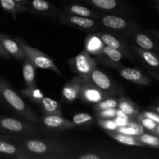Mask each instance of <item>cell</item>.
<instances>
[{
  "label": "cell",
  "instance_id": "cell-23",
  "mask_svg": "<svg viewBox=\"0 0 159 159\" xmlns=\"http://www.w3.org/2000/svg\"><path fill=\"white\" fill-rule=\"evenodd\" d=\"M117 109L134 120H136L138 115L141 113L138 104L131 100L130 98L126 97V96H121L118 99Z\"/></svg>",
  "mask_w": 159,
  "mask_h": 159
},
{
  "label": "cell",
  "instance_id": "cell-17",
  "mask_svg": "<svg viewBox=\"0 0 159 159\" xmlns=\"http://www.w3.org/2000/svg\"><path fill=\"white\" fill-rule=\"evenodd\" d=\"M118 72L123 79L132 83L139 85H150L152 84L151 78L144 74L142 71L137 68L121 66L120 68H118Z\"/></svg>",
  "mask_w": 159,
  "mask_h": 159
},
{
  "label": "cell",
  "instance_id": "cell-29",
  "mask_svg": "<svg viewBox=\"0 0 159 159\" xmlns=\"http://www.w3.org/2000/svg\"><path fill=\"white\" fill-rule=\"evenodd\" d=\"M117 106L118 99L114 97V96H112L99 101V102L93 104V110H95V112H99L102 111V110H109V109L117 108Z\"/></svg>",
  "mask_w": 159,
  "mask_h": 159
},
{
  "label": "cell",
  "instance_id": "cell-45",
  "mask_svg": "<svg viewBox=\"0 0 159 159\" xmlns=\"http://www.w3.org/2000/svg\"></svg>",
  "mask_w": 159,
  "mask_h": 159
},
{
  "label": "cell",
  "instance_id": "cell-44",
  "mask_svg": "<svg viewBox=\"0 0 159 159\" xmlns=\"http://www.w3.org/2000/svg\"><path fill=\"white\" fill-rule=\"evenodd\" d=\"M156 9H157V10H158V12H159V5H157V6H156Z\"/></svg>",
  "mask_w": 159,
  "mask_h": 159
},
{
  "label": "cell",
  "instance_id": "cell-7",
  "mask_svg": "<svg viewBox=\"0 0 159 159\" xmlns=\"http://www.w3.org/2000/svg\"><path fill=\"white\" fill-rule=\"evenodd\" d=\"M0 130L20 135H36L38 130L31 123L10 117H0Z\"/></svg>",
  "mask_w": 159,
  "mask_h": 159
},
{
  "label": "cell",
  "instance_id": "cell-6",
  "mask_svg": "<svg viewBox=\"0 0 159 159\" xmlns=\"http://www.w3.org/2000/svg\"><path fill=\"white\" fill-rule=\"evenodd\" d=\"M71 71L81 76L84 80L88 79L92 71L97 68V61L86 51L82 52L70 59L68 61Z\"/></svg>",
  "mask_w": 159,
  "mask_h": 159
},
{
  "label": "cell",
  "instance_id": "cell-31",
  "mask_svg": "<svg viewBox=\"0 0 159 159\" xmlns=\"http://www.w3.org/2000/svg\"><path fill=\"white\" fill-rule=\"evenodd\" d=\"M136 120L138 121V123H140V124L144 127V129H147L148 130L152 132V134H154L155 135H158V124H157L156 122H155V121L152 120V119H150V118L144 116L141 112L136 117Z\"/></svg>",
  "mask_w": 159,
  "mask_h": 159
},
{
  "label": "cell",
  "instance_id": "cell-43",
  "mask_svg": "<svg viewBox=\"0 0 159 159\" xmlns=\"http://www.w3.org/2000/svg\"><path fill=\"white\" fill-rule=\"evenodd\" d=\"M154 2L156 3V6L157 5H159V0H154Z\"/></svg>",
  "mask_w": 159,
  "mask_h": 159
},
{
  "label": "cell",
  "instance_id": "cell-34",
  "mask_svg": "<svg viewBox=\"0 0 159 159\" xmlns=\"http://www.w3.org/2000/svg\"><path fill=\"white\" fill-rule=\"evenodd\" d=\"M98 124L106 131H116L118 127L114 119H98Z\"/></svg>",
  "mask_w": 159,
  "mask_h": 159
},
{
  "label": "cell",
  "instance_id": "cell-30",
  "mask_svg": "<svg viewBox=\"0 0 159 159\" xmlns=\"http://www.w3.org/2000/svg\"><path fill=\"white\" fill-rule=\"evenodd\" d=\"M20 93L24 97L27 98L31 102L37 104V105L41 100L42 98L44 96L43 93L37 86L33 87V88H27V87H26V89H24L20 90Z\"/></svg>",
  "mask_w": 159,
  "mask_h": 159
},
{
  "label": "cell",
  "instance_id": "cell-12",
  "mask_svg": "<svg viewBox=\"0 0 159 159\" xmlns=\"http://www.w3.org/2000/svg\"><path fill=\"white\" fill-rule=\"evenodd\" d=\"M112 96L113 95L101 90L89 80H83L79 98L85 103L93 105Z\"/></svg>",
  "mask_w": 159,
  "mask_h": 159
},
{
  "label": "cell",
  "instance_id": "cell-14",
  "mask_svg": "<svg viewBox=\"0 0 159 159\" xmlns=\"http://www.w3.org/2000/svg\"><path fill=\"white\" fill-rule=\"evenodd\" d=\"M124 57V55L121 51L105 45L102 48V52L96 57V59L105 66L119 68L123 66L120 61Z\"/></svg>",
  "mask_w": 159,
  "mask_h": 159
},
{
  "label": "cell",
  "instance_id": "cell-26",
  "mask_svg": "<svg viewBox=\"0 0 159 159\" xmlns=\"http://www.w3.org/2000/svg\"><path fill=\"white\" fill-rule=\"evenodd\" d=\"M107 134L112 138L116 141L117 142L122 144L129 146H137V147H146L143 143L139 141L137 136L133 135L124 134L119 133L116 131H106Z\"/></svg>",
  "mask_w": 159,
  "mask_h": 159
},
{
  "label": "cell",
  "instance_id": "cell-10",
  "mask_svg": "<svg viewBox=\"0 0 159 159\" xmlns=\"http://www.w3.org/2000/svg\"><path fill=\"white\" fill-rule=\"evenodd\" d=\"M98 10L116 15H127L130 10L120 0H83Z\"/></svg>",
  "mask_w": 159,
  "mask_h": 159
},
{
  "label": "cell",
  "instance_id": "cell-20",
  "mask_svg": "<svg viewBox=\"0 0 159 159\" xmlns=\"http://www.w3.org/2000/svg\"><path fill=\"white\" fill-rule=\"evenodd\" d=\"M0 154L13 156L20 159L34 158L20 145H16L11 141L0 138Z\"/></svg>",
  "mask_w": 159,
  "mask_h": 159
},
{
  "label": "cell",
  "instance_id": "cell-8",
  "mask_svg": "<svg viewBox=\"0 0 159 159\" xmlns=\"http://www.w3.org/2000/svg\"><path fill=\"white\" fill-rule=\"evenodd\" d=\"M96 33L99 35L106 46L110 47L121 51L124 54V57H127L132 61H136V57H135L136 55L132 51L131 47L129 46L127 42L123 40V37L115 35L111 33H106L102 30L97 31Z\"/></svg>",
  "mask_w": 159,
  "mask_h": 159
},
{
  "label": "cell",
  "instance_id": "cell-22",
  "mask_svg": "<svg viewBox=\"0 0 159 159\" xmlns=\"http://www.w3.org/2000/svg\"><path fill=\"white\" fill-rule=\"evenodd\" d=\"M105 44L96 32L89 33L85 40V51L92 56L97 57L102 52Z\"/></svg>",
  "mask_w": 159,
  "mask_h": 159
},
{
  "label": "cell",
  "instance_id": "cell-35",
  "mask_svg": "<svg viewBox=\"0 0 159 159\" xmlns=\"http://www.w3.org/2000/svg\"><path fill=\"white\" fill-rule=\"evenodd\" d=\"M116 110L117 108H113L96 112V116L98 119H114L116 116Z\"/></svg>",
  "mask_w": 159,
  "mask_h": 159
},
{
  "label": "cell",
  "instance_id": "cell-27",
  "mask_svg": "<svg viewBox=\"0 0 159 159\" xmlns=\"http://www.w3.org/2000/svg\"><path fill=\"white\" fill-rule=\"evenodd\" d=\"M0 6L3 10L10 13L15 20H16L17 14L23 13L29 9L27 6L20 4L15 0H0Z\"/></svg>",
  "mask_w": 159,
  "mask_h": 159
},
{
  "label": "cell",
  "instance_id": "cell-18",
  "mask_svg": "<svg viewBox=\"0 0 159 159\" xmlns=\"http://www.w3.org/2000/svg\"><path fill=\"white\" fill-rule=\"evenodd\" d=\"M131 49L135 55L141 60L148 69L159 71V54L154 51L143 49L136 45H131Z\"/></svg>",
  "mask_w": 159,
  "mask_h": 159
},
{
  "label": "cell",
  "instance_id": "cell-36",
  "mask_svg": "<svg viewBox=\"0 0 159 159\" xmlns=\"http://www.w3.org/2000/svg\"><path fill=\"white\" fill-rule=\"evenodd\" d=\"M127 125L131 127L135 130V132H136V136H139V135L144 133V127L140 123H138V121L131 120L128 123Z\"/></svg>",
  "mask_w": 159,
  "mask_h": 159
},
{
  "label": "cell",
  "instance_id": "cell-24",
  "mask_svg": "<svg viewBox=\"0 0 159 159\" xmlns=\"http://www.w3.org/2000/svg\"><path fill=\"white\" fill-rule=\"evenodd\" d=\"M41 109L43 115H58L62 116V110L60 105L57 101L51 99L49 97L43 96L41 100L37 104Z\"/></svg>",
  "mask_w": 159,
  "mask_h": 159
},
{
  "label": "cell",
  "instance_id": "cell-5",
  "mask_svg": "<svg viewBox=\"0 0 159 159\" xmlns=\"http://www.w3.org/2000/svg\"><path fill=\"white\" fill-rule=\"evenodd\" d=\"M57 19L61 24L88 33H95L102 30L99 20L79 16L65 12H61Z\"/></svg>",
  "mask_w": 159,
  "mask_h": 159
},
{
  "label": "cell",
  "instance_id": "cell-19",
  "mask_svg": "<svg viewBox=\"0 0 159 159\" xmlns=\"http://www.w3.org/2000/svg\"><path fill=\"white\" fill-rule=\"evenodd\" d=\"M0 42L5 50L16 60L23 61L26 58V54L23 48L14 38H12L7 34H0Z\"/></svg>",
  "mask_w": 159,
  "mask_h": 159
},
{
  "label": "cell",
  "instance_id": "cell-40",
  "mask_svg": "<svg viewBox=\"0 0 159 159\" xmlns=\"http://www.w3.org/2000/svg\"><path fill=\"white\" fill-rule=\"evenodd\" d=\"M147 31L149 33V34H151L152 35H153L154 37H156L158 40H159V30H158L150 29V30H148Z\"/></svg>",
  "mask_w": 159,
  "mask_h": 159
},
{
  "label": "cell",
  "instance_id": "cell-9",
  "mask_svg": "<svg viewBox=\"0 0 159 159\" xmlns=\"http://www.w3.org/2000/svg\"><path fill=\"white\" fill-rule=\"evenodd\" d=\"M85 80H89L101 90L107 92L113 96H116L121 93L113 81L105 72L99 70L98 68H95L89 75L88 79Z\"/></svg>",
  "mask_w": 159,
  "mask_h": 159
},
{
  "label": "cell",
  "instance_id": "cell-15",
  "mask_svg": "<svg viewBox=\"0 0 159 159\" xmlns=\"http://www.w3.org/2000/svg\"><path fill=\"white\" fill-rule=\"evenodd\" d=\"M28 11L37 15L57 18L61 9L46 0H30L27 5Z\"/></svg>",
  "mask_w": 159,
  "mask_h": 159
},
{
  "label": "cell",
  "instance_id": "cell-32",
  "mask_svg": "<svg viewBox=\"0 0 159 159\" xmlns=\"http://www.w3.org/2000/svg\"><path fill=\"white\" fill-rule=\"evenodd\" d=\"M139 141L144 144L146 147L154 148L159 149V136L155 134L143 133L142 134L137 136Z\"/></svg>",
  "mask_w": 159,
  "mask_h": 159
},
{
  "label": "cell",
  "instance_id": "cell-3",
  "mask_svg": "<svg viewBox=\"0 0 159 159\" xmlns=\"http://www.w3.org/2000/svg\"><path fill=\"white\" fill-rule=\"evenodd\" d=\"M99 21L102 30H107L111 34L121 37H128L130 33L140 26L133 20L121 16L116 14H104L101 15Z\"/></svg>",
  "mask_w": 159,
  "mask_h": 159
},
{
  "label": "cell",
  "instance_id": "cell-13",
  "mask_svg": "<svg viewBox=\"0 0 159 159\" xmlns=\"http://www.w3.org/2000/svg\"><path fill=\"white\" fill-rule=\"evenodd\" d=\"M44 127L52 130H66L75 128L72 121L58 115H44L40 118V122Z\"/></svg>",
  "mask_w": 159,
  "mask_h": 159
},
{
  "label": "cell",
  "instance_id": "cell-28",
  "mask_svg": "<svg viewBox=\"0 0 159 159\" xmlns=\"http://www.w3.org/2000/svg\"><path fill=\"white\" fill-rule=\"evenodd\" d=\"M120 155H115L111 152H107L105 151H92L85 152L76 156H71V158L75 159H117L121 158Z\"/></svg>",
  "mask_w": 159,
  "mask_h": 159
},
{
  "label": "cell",
  "instance_id": "cell-39",
  "mask_svg": "<svg viewBox=\"0 0 159 159\" xmlns=\"http://www.w3.org/2000/svg\"><path fill=\"white\" fill-rule=\"evenodd\" d=\"M147 72H148V75L151 78H152V79H155V80L158 81L159 82V72L158 71H154V70H152V69H148Z\"/></svg>",
  "mask_w": 159,
  "mask_h": 159
},
{
  "label": "cell",
  "instance_id": "cell-33",
  "mask_svg": "<svg viewBox=\"0 0 159 159\" xmlns=\"http://www.w3.org/2000/svg\"><path fill=\"white\" fill-rule=\"evenodd\" d=\"M72 122L76 127L77 126L91 125L94 122V118L89 113H79L73 116Z\"/></svg>",
  "mask_w": 159,
  "mask_h": 159
},
{
  "label": "cell",
  "instance_id": "cell-16",
  "mask_svg": "<svg viewBox=\"0 0 159 159\" xmlns=\"http://www.w3.org/2000/svg\"><path fill=\"white\" fill-rule=\"evenodd\" d=\"M84 79L76 75L71 78L65 84L62 89V98L68 103H71L79 99Z\"/></svg>",
  "mask_w": 159,
  "mask_h": 159
},
{
  "label": "cell",
  "instance_id": "cell-25",
  "mask_svg": "<svg viewBox=\"0 0 159 159\" xmlns=\"http://www.w3.org/2000/svg\"><path fill=\"white\" fill-rule=\"evenodd\" d=\"M36 67L34 64L26 57L23 61L22 65V72H23V80H24L26 87L27 88H33L37 86L36 85L35 78H36Z\"/></svg>",
  "mask_w": 159,
  "mask_h": 159
},
{
  "label": "cell",
  "instance_id": "cell-4",
  "mask_svg": "<svg viewBox=\"0 0 159 159\" xmlns=\"http://www.w3.org/2000/svg\"><path fill=\"white\" fill-rule=\"evenodd\" d=\"M14 39L17 41V43L23 48V51L26 54V57L34 64L36 68H42V69L51 70L59 76H61L62 74L57 65L54 62V61L45 53L39 51L37 48L28 45L24 40L19 37H14Z\"/></svg>",
  "mask_w": 159,
  "mask_h": 159
},
{
  "label": "cell",
  "instance_id": "cell-37",
  "mask_svg": "<svg viewBox=\"0 0 159 159\" xmlns=\"http://www.w3.org/2000/svg\"><path fill=\"white\" fill-rule=\"evenodd\" d=\"M141 113H142L144 116H146L147 117L150 118V119H152V120H154L155 122H156L157 124H159V114L158 113H155V111H152V110H151V111H147V110H145V111H143V112H141Z\"/></svg>",
  "mask_w": 159,
  "mask_h": 159
},
{
  "label": "cell",
  "instance_id": "cell-42",
  "mask_svg": "<svg viewBox=\"0 0 159 159\" xmlns=\"http://www.w3.org/2000/svg\"><path fill=\"white\" fill-rule=\"evenodd\" d=\"M16 2H17L20 3V4H23V5H26V6H27L28 3H29L30 0H15Z\"/></svg>",
  "mask_w": 159,
  "mask_h": 159
},
{
  "label": "cell",
  "instance_id": "cell-38",
  "mask_svg": "<svg viewBox=\"0 0 159 159\" xmlns=\"http://www.w3.org/2000/svg\"><path fill=\"white\" fill-rule=\"evenodd\" d=\"M0 57H4V58H6V59H10L11 57H12V56H11L10 54H9V53L5 50V48H3L1 42H0Z\"/></svg>",
  "mask_w": 159,
  "mask_h": 159
},
{
  "label": "cell",
  "instance_id": "cell-1",
  "mask_svg": "<svg viewBox=\"0 0 159 159\" xmlns=\"http://www.w3.org/2000/svg\"><path fill=\"white\" fill-rule=\"evenodd\" d=\"M20 146L34 158H69L72 152L63 143L49 139H23Z\"/></svg>",
  "mask_w": 159,
  "mask_h": 159
},
{
  "label": "cell",
  "instance_id": "cell-21",
  "mask_svg": "<svg viewBox=\"0 0 159 159\" xmlns=\"http://www.w3.org/2000/svg\"><path fill=\"white\" fill-rule=\"evenodd\" d=\"M63 12L66 13L72 14V15L79 16L87 17V18L94 19V20H99L101 14L96 11L93 10L86 6H82L75 3H71V4L65 5L63 7Z\"/></svg>",
  "mask_w": 159,
  "mask_h": 159
},
{
  "label": "cell",
  "instance_id": "cell-11",
  "mask_svg": "<svg viewBox=\"0 0 159 159\" xmlns=\"http://www.w3.org/2000/svg\"><path fill=\"white\" fill-rule=\"evenodd\" d=\"M128 37L131 38L136 46L159 54V40L153 35L144 32L140 26L134 30Z\"/></svg>",
  "mask_w": 159,
  "mask_h": 159
},
{
  "label": "cell",
  "instance_id": "cell-41",
  "mask_svg": "<svg viewBox=\"0 0 159 159\" xmlns=\"http://www.w3.org/2000/svg\"><path fill=\"white\" fill-rule=\"evenodd\" d=\"M150 109L152 111H155V113H158L159 114V106H152V107H150Z\"/></svg>",
  "mask_w": 159,
  "mask_h": 159
},
{
  "label": "cell",
  "instance_id": "cell-2",
  "mask_svg": "<svg viewBox=\"0 0 159 159\" xmlns=\"http://www.w3.org/2000/svg\"><path fill=\"white\" fill-rule=\"evenodd\" d=\"M0 99L7 104L12 111L20 117L31 124H38L40 117L16 93L15 90L3 79L0 78Z\"/></svg>",
  "mask_w": 159,
  "mask_h": 159
}]
</instances>
